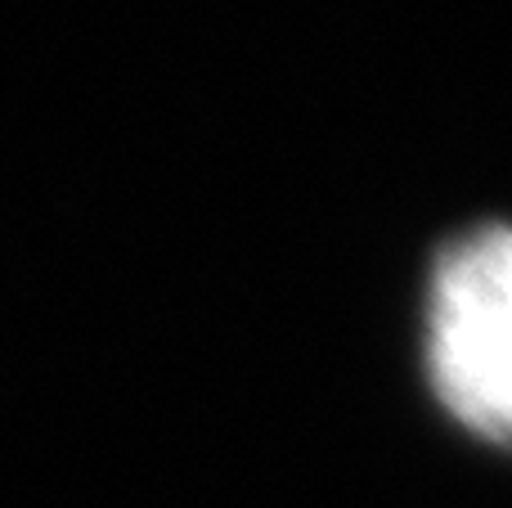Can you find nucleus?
I'll use <instances>...</instances> for the list:
<instances>
[{
  "mask_svg": "<svg viewBox=\"0 0 512 508\" xmlns=\"http://www.w3.org/2000/svg\"><path fill=\"white\" fill-rule=\"evenodd\" d=\"M427 369L441 405L486 441L512 428V248L499 225L441 257L427 315Z\"/></svg>",
  "mask_w": 512,
  "mask_h": 508,
  "instance_id": "1",
  "label": "nucleus"
}]
</instances>
